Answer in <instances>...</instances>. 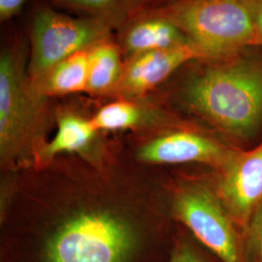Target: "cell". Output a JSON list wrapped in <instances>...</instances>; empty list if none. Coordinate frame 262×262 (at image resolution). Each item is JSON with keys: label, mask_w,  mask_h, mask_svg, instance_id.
Listing matches in <instances>:
<instances>
[{"label": "cell", "mask_w": 262, "mask_h": 262, "mask_svg": "<svg viewBox=\"0 0 262 262\" xmlns=\"http://www.w3.org/2000/svg\"><path fill=\"white\" fill-rule=\"evenodd\" d=\"M183 100L216 128L251 137L262 126V62L235 56L212 61L187 80Z\"/></svg>", "instance_id": "6da1fadb"}, {"label": "cell", "mask_w": 262, "mask_h": 262, "mask_svg": "<svg viewBox=\"0 0 262 262\" xmlns=\"http://www.w3.org/2000/svg\"><path fill=\"white\" fill-rule=\"evenodd\" d=\"M146 238L126 220L104 211L66 220L41 238L30 262H147Z\"/></svg>", "instance_id": "7a4b0ae2"}, {"label": "cell", "mask_w": 262, "mask_h": 262, "mask_svg": "<svg viewBox=\"0 0 262 262\" xmlns=\"http://www.w3.org/2000/svg\"><path fill=\"white\" fill-rule=\"evenodd\" d=\"M131 15L157 16L175 24L204 56L216 61L254 45V30L245 0H160Z\"/></svg>", "instance_id": "3957f363"}, {"label": "cell", "mask_w": 262, "mask_h": 262, "mask_svg": "<svg viewBox=\"0 0 262 262\" xmlns=\"http://www.w3.org/2000/svg\"><path fill=\"white\" fill-rule=\"evenodd\" d=\"M45 98L31 84L18 48L0 56V152L3 161L16 159L35 138L45 114Z\"/></svg>", "instance_id": "277c9868"}, {"label": "cell", "mask_w": 262, "mask_h": 262, "mask_svg": "<svg viewBox=\"0 0 262 262\" xmlns=\"http://www.w3.org/2000/svg\"><path fill=\"white\" fill-rule=\"evenodd\" d=\"M110 29L104 19L73 18L54 10H40L31 25L29 78L35 79L67 57L109 40Z\"/></svg>", "instance_id": "5b68a950"}, {"label": "cell", "mask_w": 262, "mask_h": 262, "mask_svg": "<svg viewBox=\"0 0 262 262\" xmlns=\"http://www.w3.org/2000/svg\"><path fill=\"white\" fill-rule=\"evenodd\" d=\"M173 212L222 261L244 262L237 225L216 193L200 185L184 187L175 196Z\"/></svg>", "instance_id": "8992f818"}, {"label": "cell", "mask_w": 262, "mask_h": 262, "mask_svg": "<svg viewBox=\"0 0 262 262\" xmlns=\"http://www.w3.org/2000/svg\"><path fill=\"white\" fill-rule=\"evenodd\" d=\"M220 168L216 194L236 225L246 231L262 204V144L245 152L233 150Z\"/></svg>", "instance_id": "52a82bcc"}, {"label": "cell", "mask_w": 262, "mask_h": 262, "mask_svg": "<svg viewBox=\"0 0 262 262\" xmlns=\"http://www.w3.org/2000/svg\"><path fill=\"white\" fill-rule=\"evenodd\" d=\"M192 60H204V56L192 44L131 56L124 62L115 92L125 98L144 95Z\"/></svg>", "instance_id": "ba28073f"}, {"label": "cell", "mask_w": 262, "mask_h": 262, "mask_svg": "<svg viewBox=\"0 0 262 262\" xmlns=\"http://www.w3.org/2000/svg\"><path fill=\"white\" fill-rule=\"evenodd\" d=\"M232 151L200 134L174 131L145 144L138 150L137 157L141 161L148 163L203 162L221 167Z\"/></svg>", "instance_id": "9c48e42d"}, {"label": "cell", "mask_w": 262, "mask_h": 262, "mask_svg": "<svg viewBox=\"0 0 262 262\" xmlns=\"http://www.w3.org/2000/svg\"><path fill=\"white\" fill-rule=\"evenodd\" d=\"M192 44L187 35L169 19L147 15H133L122 30L119 47L129 58L143 53ZM193 45V44H192Z\"/></svg>", "instance_id": "30bf717a"}, {"label": "cell", "mask_w": 262, "mask_h": 262, "mask_svg": "<svg viewBox=\"0 0 262 262\" xmlns=\"http://www.w3.org/2000/svg\"><path fill=\"white\" fill-rule=\"evenodd\" d=\"M89 51L59 61L42 75L30 79L38 94L44 97L86 92Z\"/></svg>", "instance_id": "8fae6325"}, {"label": "cell", "mask_w": 262, "mask_h": 262, "mask_svg": "<svg viewBox=\"0 0 262 262\" xmlns=\"http://www.w3.org/2000/svg\"><path fill=\"white\" fill-rule=\"evenodd\" d=\"M119 45L106 40L89 51L86 92L104 94L115 92L120 83L124 62Z\"/></svg>", "instance_id": "7c38bea8"}, {"label": "cell", "mask_w": 262, "mask_h": 262, "mask_svg": "<svg viewBox=\"0 0 262 262\" xmlns=\"http://www.w3.org/2000/svg\"><path fill=\"white\" fill-rule=\"evenodd\" d=\"M96 132L91 120L74 114H64L58 119L56 136L43 148L41 158L50 159L62 152L82 151L93 142Z\"/></svg>", "instance_id": "4fadbf2b"}, {"label": "cell", "mask_w": 262, "mask_h": 262, "mask_svg": "<svg viewBox=\"0 0 262 262\" xmlns=\"http://www.w3.org/2000/svg\"><path fill=\"white\" fill-rule=\"evenodd\" d=\"M142 118L139 106L128 100H119L103 106L91 121L97 131H115L136 126Z\"/></svg>", "instance_id": "5bb4252c"}, {"label": "cell", "mask_w": 262, "mask_h": 262, "mask_svg": "<svg viewBox=\"0 0 262 262\" xmlns=\"http://www.w3.org/2000/svg\"><path fill=\"white\" fill-rule=\"evenodd\" d=\"M57 5L69 9L92 14L93 18L104 19L110 24V19L118 17L124 10L125 0H53Z\"/></svg>", "instance_id": "9a60e30c"}, {"label": "cell", "mask_w": 262, "mask_h": 262, "mask_svg": "<svg viewBox=\"0 0 262 262\" xmlns=\"http://www.w3.org/2000/svg\"><path fill=\"white\" fill-rule=\"evenodd\" d=\"M247 255L251 262H262V204L246 229Z\"/></svg>", "instance_id": "2e32d148"}, {"label": "cell", "mask_w": 262, "mask_h": 262, "mask_svg": "<svg viewBox=\"0 0 262 262\" xmlns=\"http://www.w3.org/2000/svg\"><path fill=\"white\" fill-rule=\"evenodd\" d=\"M167 262H207L196 248L185 239L177 240L169 253Z\"/></svg>", "instance_id": "e0dca14e"}, {"label": "cell", "mask_w": 262, "mask_h": 262, "mask_svg": "<svg viewBox=\"0 0 262 262\" xmlns=\"http://www.w3.org/2000/svg\"><path fill=\"white\" fill-rule=\"evenodd\" d=\"M250 11L254 30V46H262V0H245Z\"/></svg>", "instance_id": "ac0fdd59"}, {"label": "cell", "mask_w": 262, "mask_h": 262, "mask_svg": "<svg viewBox=\"0 0 262 262\" xmlns=\"http://www.w3.org/2000/svg\"><path fill=\"white\" fill-rule=\"evenodd\" d=\"M27 0H0V18L2 20L15 16Z\"/></svg>", "instance_id": "d6986e66"}, {"label": "cell", "mask_w": 262, "mask_h": 262, "mask_svg": "<svg viewBox=\"0 0 262 262\" xmlns=\"http://www.w3.org/2000/svg\"><path fill=\"white\" fill-rule=\"evenodd\" d=\"M148 1L150 0H125V4H124V10H127V6L130 7L129 12H134L135 10L140 8L141 6H143L144 4H146Z\"/></svg>", "instance_id": "ffe728a7"}]
</instances>
